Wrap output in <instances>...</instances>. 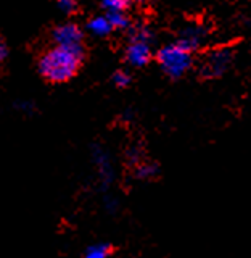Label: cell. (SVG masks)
I'll return each instance as SVG.
<instances>
[{"label": "cell", "instance_id": "obj_1", "mask_svg": "<svg viewBox=\"0 0 251 258\" xmlns=\"http://www.w3.org/2000/svg\"><path fill=\"white\" fill-rule=\"evenodd\" d=\"M87 58V47H64L52 44L37 56V73L48 84H66L82 70Z\"/></svg>", "mask_w": 251, "mask_h": 258}, {"label": "cell", "instance_id": "obj_2", "mask_svg": "<svg viewBox=\"0 0 251 258\" xmlns=\"http://www.w3.org/2000/svg\"><path fill=\"white\" fill-rule=\"evenodd\" d=\"M153 58H155V61L159 64L161 71L169 79L177 81L184 78L193 68L195 52L190 50L189 47H185L179 40H176V42L166 44L161 48H158L156 53L153 55Z\"/></svg>", "mask_w": 251, "mask_h": 258}, {"label": "cell", "instance_id": "obj_3", "mask_svg": "<svg viewBox=\"0 0 251 258\" xmlns=\"http://www.w3.org/2000/svg\"><path fill=\"white\" fill-rule=\"evenodd\" d=\"M151 48V31L142 26H131L129 29V42L124 48V60L134 68H143L153 60Z\"/></svg>", "mask_w": 251, "mask_h": 258}, {"label": "cell", "instance_id": "obj_4", "mask_svg": "<svg viewBox=\"0 0 251 258\" xmlns=\"http://www.w3.org/2000/svg\"><path fill=\"white\" fill-rule=\"evenodd\" d=\"M232 58H233V53L229 48H222V50H214V52L206 53L203 61H200V76L205 79L221 78L225 71H229Z\"/></svg>", "mask_w": 251, "mask_h": 258}, {"label": "cell", "instance_id": "obj_5", "mask_svg": "<svg viewBox=\"0 0 251 258\" xmlns=\"http://www.w3.org/2000/svg\"><path fill=\"white\" fill-rule=\"evenodd\" d=\"M52 42L56 45H64V47H79V45H86L84 39L86 34L82 28L79 26L77 23L66 21L61 24H56L52 29Z\"/></svg>", "mask_w": 251, "mask_h": 258}, {"label": "cell", "instance_id": "obj_6", "mask_svg": "<svg viewBox=\"0 0 251 258\" xmlns=\"http://www.w3.org/2000/svg\"><path fill=\"white\" fill-rule=\"evenodd\" d=\"M94 161L97 165V169H99L102 185L103 187H108V185L113 182V166H111V160L108 157V153H105L102 149H95Z\"/></svg>", "mask_w": 251, "mask_h": 258}, {"label": "cell", "instance_id": "obj_7", "mask_svg": "<svg viewBox=\"0 0 251 258\" xmlns=\"http://www.w3.org/2000/svg\"><path fill=\"white\" fill-rule=\"evenodd\" d=\"M86 29L94 34L95 37H108L111 32H115L110 24V20L107 15H95L87 21Z\"/></svg>", "mask_w": 251, "mask_h": 258}, {"label": "cell", "instance_id": "obj_8", "mask_svg": "<svg viewBox=\"0 0 251 258\" xmlns=\"http://www.w3.org/2000/svg\"><path fill=\"white\" fill-rule=\"evenodd\" d=\"M132 4V0H100L105 13H127Z\"/></svg>", "mask_w": 251, "mask_h": 258}, {"label": "cell", "instance_id": "obj_9", "mask_svg": "<svg viewBox=\"0 0 251 258\" xmlns=\"http://www.w3.org/2000/svg\"><path fill=\"white\" fill-rule=\"evenodd\" d=\"M108 16L113 31H129L132 26V20L127 13H105Z\"/></svg>", "mask_w": 251, "mask_h": 258}, {"label": "cell", "instance_id": "obj_10", "mask_svg": "<svg viewBox=\"0 0 251 258\" xmlns=\"http://www.w3.org/2000/svg\"><path fill=\"white\" fill-rule=\"evenodd\" d=\"M158 173L159 168L153 161H140V163H137L135 177H139V179H153V177L158 176Z\"/></svg>", "mask_w": 251, "mask_h": 258}, {"label": "cell", "instance_id": "obj_11", "mask_svg": "<svg viewBox=\"0 0 251 258\" xmlns=\"http://www.w3.org/2000/svg\"><path fill=\"white\" fill-rule=\"evenodd\" d=\"M113 248L110 244H94L89 247L82 258H110Z\"/></svg>", "mask_w": 251, "mask_h": 258}, {"label": "cell", "instance_id": "obj_12", "mask_svg": "<svg viewBox=\"0 0 251 258\" xmlns=\"http://www.w3.org/2000/svg\"><path fill=\"white\" fill-rule=\"evenodd\" d=\"M111 81L118 89H127L129 86L132 84V76L124 70H118V71L113 73Z\"/></svg>", "mask_w": 251, "mask_h": 258}, {"label": "cell", "instance_id": "obj_13", "mask_svg": "<svg viewBox=\"0 0 251 258\" xmlns=\"http://www.w3.org/2000/svg\"><path fill=\"white\" fill-rule=\"evenodd\" d=\"M56 5H58L60 10L66 15H76L79 10L77 0H56Z\"/></svg>", "mask_w": 251, "mask_h": 258}, {"label": "cell", "instance_id": "obj_14", "mask_svg": "<svg viewBox=\"0 0 251 258\" xmlns=\"http://www.w3.org/2000/svg\"><path fill=\"white\" fill-rule=\"evenodd\" d=\"M8 58V45L5 42V39L0 36V64H4Z\"/></svg>", "mask_w": 251, "mask_h": 258}, {"label": "cell", "instance_id": "obj_15", "mask_svg": "<svg viewBox=\"0 0 251 258\" xmlns=\"http://www.w3.org/2000/svg\"><path fill=\"white\" fill-rule=\"evenodd\" d=\"M132 2H137V4H140V5H145V4L151 2V0H132Z\"/></svg>", "mask_w": 251, "mask_h": 258}]
</instances>
